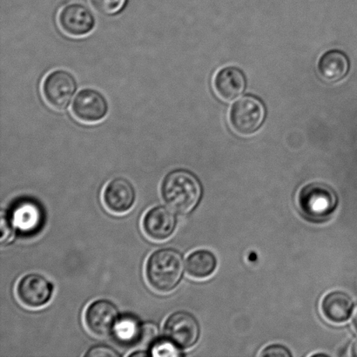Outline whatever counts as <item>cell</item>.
Listing matches in <instances>:
<instances>
[{
    "instance_id": "cell-8",
    "label": "cell",
    "mask_w": 357,
    "mask_h": 357,
    "mask_svg": "<svg viewBox=\"0 0 357 357\" xmlns=\"http://www.w3.org/2000/svg\"><path fill=\"white\" fill-rule=\"evenodd\" d=\"M118 320L117 307L107 300H98L91 303L84 316L87 330L100 337L113 334Z\"/></svg>"
},
{
    "instance_id": "cell-1",
    "label": "cell",
    "mask_w": 357,
    "mask_h": 357,
    "mask_svg": "<svg viewBox=\"0 0 357 357\" xmlns=\"http://www.w3.org/2000/svg\"><path fill=\"white\" fill-rule=\"evenodd\" d=\"M164 202L178 213H187L198 204L202 195L201 184L194 174L176 170L164 178L162 184Z\"/></svg>"
},
{
    "instance_id": "cell-10",
    "label": "cell",
    "mask_w": 357,
    "mask_h": 357,
    "mask_svg": "<svg viewBox=\"0 0 357 357\" xmlns=\"http://www.w3.org/2000/svg\"><path fill=\"white\" fill-rule=\"evenodd\" d=\"M16 292L17 298L24 306L38 309L50 302L54 288L44 276L30 274L20 280Z\"/></svg>"
},
{
    "instance_id": "cell-2",
    "label": "cell",
    "mask_w": 357,
    "mask_h": 357,
    "mask_svg": "<svg viewBox=\"0 0 357 357\" xmlns=\"http://www.w3.org/2000/svg\"><path fill=\"white\" fill-rule=\"evenodd\" d=\"M182 273L183 259L171 248L155 251L146 261V279L150 286L160 293H169L176 289Z\"/></svg>"
},
{
    "instance_id": "cell-3",
    "label": "cell",
    "mask_w": 357,
    "mask_h": 357,
    "mask_svg": "<svg viewBox=\"0 0 357 357\" xmlns=\"http://www.w3.org/2000/svg\"><path fill=\"white\" fill-rule=\"evenodd\" d=\"M266 118L264 104L258 98L241 97L234 102L229 111V123L236 134L250 136L264 124Z\"/></svg>"
},
{
    "instance_id": "cell-5",
    "label": "cell",
    "mask_w": 357,
    "mask_h": 357,
    "mask_svg": "<svg viewBox=\"0 0 357 357\" xmlns=\"http://www.w3.org/2000/svg\"><path fill=\"white\" fill-rule=\"evenodd\" d=\"M75 77L66 70H55L45 77L41 93L48 107L56 111L66 109L76 92Z\"/></svg>"
},
{
    "instance_id": "cell-17",
    "label": "cell",
    "mask_w": 357,
    "mask_h": 357,
    "mask_svg": "<svg viewBox=\"0 0 357 357\" xmlns=\"http://www.w3.org/2000/svg\"><path fill=\"white\" fill-rule=\"evenodd\" d=\"M217 261L215 255L208 250H198L188 255L185 271L196 279H204L215 272Z\"/></svg>"
},
{
    "instance_id": "cell-15",
    "label": "cell",
    "mask_w": 357,
    "mask_h": 357,
    "mask_svg": "<svg viewBox=\"0 0 357 357\" xmlns=\"http://www.w3.org/2000/svg\"><path fill=\"white\" fill-rule=\"evenodd\" d=\"M317 69L324 82H337L348 75L349 61L344 52L332 50L321 56Z\"/></svg>"
},
{
    "instance_id": "cell-20",
    "label": "cell",
    "mask_w": 357,
    "mask_h": 357,
    "mask_svg": "<svg viewBox=\"0 0 357 357\" xmlns=\"http://www.w3.org/2000/svg\"><path fill=\"white\" fill-rule=\"evenodd\" d=\"M178 348L169 340L155 342L153 345L152 356H181Z\"/></svg>"
},
{
    "instance_id": "cell-13",
    "label": "cell",
    "mask_w": 357,
    "mask_h": 357,
    "mask_svg": "<svg viewBox=\"0 0 357 357\" xmlns=\"http://www.w3.org/2000/svg\"><path fill=\"white\" fill-rule=\"evenodd\" d=\"M213 85L217 97L225 102H230L244 92L246 78L240 69L229 66L216 73Z\"/></svg>"
},
{
    "instance_id": "cell-12",
    "label": "cell",
    "mask_w": 357,
    "mask_h": 357,
    "mask_svg": "<svg viewBox=\"0 0 357 357\" xmlns=\"http://www.w3.org/2000/svg\"><path fill=\"white\" fill-rule=\"evenodd\" d=\"M103 202L106 208L112 213H127L135 204V188L124 178H114L105 188Z\"/></svg>"
},
{
    "instance_id": "cell-4",
    "label": "cell",
    "mask_w": 357,
    "mask_h": 357,
    "mask_svg": "<svg viewBox=\"0 0 357 357\" xmlns=\"http://www.w3.org/2000/svg\"><path fill=\"white\" fill-rule=\"evenodd\" d=\"M298 203L301 211L307 218L323 220L328 218L337 208V197L328 185L316 182L305 185L301 190Z\"/></svg>"
},
{
    "instance_id": "cell-22",
    "label": "cell",
    "mask_w": 357,
    "mask_h": 357,
    "mask_svg": "<svg viewBox=\"0 0 357 357\" xmlns=\"http://www.w3.org/2000/svg\"><path fill=\"white\" fill-rule=\"evenodd\" d=\"M13 222L10 219L8 218L5 213V212H2L1 213V237H0V241H1V244H6L9 243L13 236Z\"/></svg>"
},
{
    "instance_id": "cell-23",
    "label": "cell",
    "mask_w": 357,
    "mask_h": 357,
    "mask_svg": "<svg viewBox=\"0 0 357 357\" xmlns=\"http://www.w3.org/2000/svg\"><path fill=\"white\" fill-rule=\"evenodd\" d=\"M86 356H120V354H118L114 349H111L109 347H107V346H97V347H94L90 349L89 351H87Z\"/></svg>"
},
{
    "instance_id": "cell-14",
    "label": "cell",
    "mask_w": 357,
    "mask_h": 357,
    "mask_svg": "<svg viewBox=\"0 0 357 357\" xmlns=\"http://www.w3.org/2000/svg\"><path fill=\"white\" fill-rule=\"evenodd\" d=\"M10 220L20 232L33 234L38 232L43 226V210L38 203L31 199H23L14 208Z\"/></svg>"
},
{
    "instance_id": "cell-18",
    "label": "cell",
    "mask_w": 357,
    "mask_h": 357,
    "mask_svg": "<svg viewBox=\"0 0 357 357\" xmlns=\"http://www.w3.org/2000/svg\"><path fill=\"white\" fill-rule=\"evenodd\" d=\"M143 324L132 317H124L118 320L114 335L119 344L125 346L139 345Z\"/></svg>"
},
{
    "instance_id": "cell-27",
    "label": "cell",
    "mask_w": 357,
    "mask_h": 357,
    "mask_svg": "<svg viewBox=\"0 0 357 357\" xmlns=\"http://www.w3.org/2000/svg\"><path fill=\"white\" fill-rule=\"evenodd\" d=\"M148 354H146V353H141V352H136V353H134V354H131L130 356H146Z\"/></svg>"
},
{
    "instance_id": "cell-11",
    "label": "cell",
    "mask_w": 357,
    "mask_h": 357,
    "mask_svg": "<svg viewBox=\"0 0 357 357\" xmlns=\"http://www.w3.org/2000/svg\"><path fill=\"white\" fill-rule=\"evenodd\" d=\"M176 227L174 213L165 206H155L146 213L142 220V227L150 239L167 240L172 236Z\"/></svg>"
},
{
    "instance_id": "cell-9",
    "label": "cell",
    "mask_w": 357,
    "mask_h": 357,
    "mask_svg": "<svg viewBox=\"0 0 357 357\" xmlns=\"http://www.w3.org/2000/svg\"><path fill=\"white\" fill-rule=\"evenodd\" d=\"M58 24L62 33L68 37L82 38L93 30L96 19L86 6L70 3L59 10Z\"/></svg>"
},
{
    "instance_id": "cell-7",
    "label": "cell",
    "mask_w": 357,
    "mask_h": 357,
    "mask_svg": "<svg viewBox=\"0 0 357 357\" xmlns=\"http://www.w3.org/2000/svg\"><path fill=\"white\" fill-rule=\"evenodd\" d=\"M164 335L167 340L172 342L177 348L190 349L199 339L198 321L187 312L174 313L164 324Z\"/></svg>"
},
{
    "instance_id": "cell-19",
    "label": "cell",
    "mask_w": 357,
    "mask_h": 357,
    "mask_svg": "<svg viewBox=\"0 0 357 357\" xmlns=\"http://www.w3.org/2000/svg\"><path fill=\"white\" fill-rule=\"evenodd\" d=\"M89 1L98 13L111 16L121 13L128 0H89Z\"/></svg>"
},
{
    "instance_id": "cell-21",
    "label": "cell",
    "mask_w": 357,
    "mask_h": 357,
    "mask_svg": "<svg viewBox=\"0 0 357 357\" xmlns=\"http://www.w3.org/2000/svg\"><path fill=\"white\" fill-rule=\"evenodd\" d=\"M158 337V328L153 324H143L142 334L139 346L143 348L149 347L150 345L155 344Z\"/></svg>"
},
{
    "instance_id": "cell-16",
    "label": "cell",
    "mask_w": 357,
    "mask_h": 357,
    "mask_svg": "<svg viewBox=\"0 0 357 357\" xmlns=\"http://www.w3.org/2000/svg\"><path fill=\"white\" fill-rule=\"evenodd\" d=\"M353 302L348 295L342 292H331L324 297L321 311L324 317L332 323L341 324L349 319Z\"/></svg>"
},
{
    "instance_id": "cell-24",
    "label": "cell",
    "mask_w": 357,
    "mask_h": 357,
    "mask_svg": "<svg viewBox=\"0 0 357 357\" xmlns=\"http://www.w3.org/2000/svg\"><path fill=\"white\" fill-rule=\"evenodd\" d=\"M261 356H282V357H289L291 356L289 352L288 349L282 347V346L279 345H273L269 346V347L266 348L261 353Z\"/></svg>"
},
{
    "instance_id": "cell-25",
    "label": "cell",
    "mask_w": 357,
    "mask_h": 357,
    "mask_svg": "<svg viewBox=\"0 0 357 357\" xmlns=\"http://www.w3.org/2000/svg\"><path fill=\"white\" fill-rule=\"evenodd\" d=\"M352 324L353 327L355 328V330L357 332V307H356L354 314H353Z\"/></svg>"
},
{
    "instance_id": "cell-26",
    "label": "cell",
    "mask_w": 357,
    "mask_h": 357,
    "mask_svg": "<svg viewBox=\"0 0 357 357\" xmlns=\"http://www.w3.org/2000/svg\"><path fill=\"white\" fill-rule=\"evenodd\" d=\"M352 356H357V342H356L354 345H353Z\"/></svg>"
},
{
    "instance_id": "cell-6",
    "label": "cell",
    "mask_w": 357,
    "mask_h": 357,
    "mask_svg": "<svg viewBox=\"0 0 357 357\" xmlns=\"http://www.w3.org/2000/svg\"><path fill=\"white\" fill-rule=\"evenodd\" d=\"M73 116L85 124H96L106 118L108 103L99 91L83 89L75 98L71 107Z\"/></svg>"
}]
</instances>
